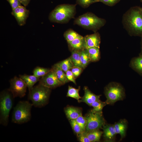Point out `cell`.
<instances>
[{
	"label": "cell",
	"mask_w": 142,
	"mask_h": 142,
	"mask_svg": "<svg viewBox=\"0 0 142 142\" xmlns=\"http://www.w3.org/2000/svg\"><path fill=\"white\" fill-rule=\"evenodd\" d=\"M122 23L124 28L131 36H142V14L140 7L131 8L124 14Z\"/></svg>",
	"instance_id": "obj_1"
},
{
	"label": "cell",
	"mask_w": 142,
	"mask_h": 142,
	"mask_svg": "<svg viewBox=\"0 0 142 142\" xmlns=\"http://www.w3.org/2000/svg\"><path fill=\"white\" fill-rule=\"evenodd\" d=\"M76 4H64L57 6L50 13L49 18L52 22L64 23L74 18Z\"/></svg>",
	"instance_id": "obj_2"
},
{
	"label": "cell",
	"mask_w": 142,
	"mask_h": 142,
	"mask_svg": "<svg viewBox=\"0 0 142 142\" xmlns=\"http://www.w3.org/2000/svg\"><path fill=\"white\" fill-rule=\"evenodd\" d=\"M106 22L105 19L99 18L94 14L89 12L79 16L74 22L75 24L93 31L94 33L103 26Z\"/></svg>",
	"instance_id": "obj_3"
},
{
	"label": "cell",
	"mask_w": 142,
	"mask_h": 142,
	"mask_svg": "<svg viewBox=\"0 0 142 142\" xmlns=\"http://www.w3.org/2000/svg\"><path fill=\"white\" fill-rule=\"evenodd\" d=\"M28 99L33 106L41 108L48 103L50 93V89L39 84L33 86L29 91Z\"/></svg>",
	"instance_id": "obj_4"
},
{
	"label": "cell",
	"mask_w": 142,
	"mask_h": 142,
	"mask_svg": "<svg viewBox=\"0 0 142 142\" xmlns=\"http://www.w3.org/2000/svg\"><path fill=\"white\" fill-rule=\"evenodd\" d=\"M33 105L27 101L19 102L13 111L12 122L22 124L29 121L31 118V109Z\"/></svg>",
	"instance_id": "obj_5"
},
{
	"label": "cell",
	"mask_w": 142,
	"mask_h": 142,
	"mask_svg": "<svg viewBox=\"0 0 142 142\" xmlns=\"http://www.w3.org/2000/svg\"><path fill=\"white\" fill-rule=\"evenodd\" d=\"M14 98L8 90L0 94V124L6 126L8 124L9 114L13 105Z\"/></svg>",
	"instance_id": "obj_6"
},
{
	"label": "cell",
	"mask_w": 142,
	"mask_h": 142,
	"mask_svg": "<svg viewBox=\"0 0 142 142\" xmlns=\"http://www.w3.org/2000/svg\"><path fill=\"white\" fill-rule=\"evenodd\" d=\"M105 95L106 98L105 102L107 105L113 104L117 101L122 100L125 97V90L120 84L111 82L105 88Z\"/></svg>",
	"instance_id": "obj_7"
},
{
	"label": "cell",
	"mask_w": 142,
	"mask_h": 142,
	"mask_svg": "<svg viewBox=\"0 0 142 142\" xmlns=\"http://www.w3.org/2000/svg\"><path fill=\"white\" fill-rule=\"evenodd\" d=\"M102 113V112H97L91 110L86 114L84 117L87 121L85 131L102 128L105 124Z\"/></svg>",
	"instance_id": "obj_8"
},
{
	"label": "cell",
	"mask_w": 142,
	"mask_h": 142,
	"mask_svg": "<svg viewBox=\"0 0 142 142\" xmlns=\"http://www.w3.org/2000/svg\"><path fill=\"white\" fill-rule=\"evenodd\" d=\"M10 86L8 89L14 98H22L26 95L27 86L19 78L15 76L9 81Z\"/></svg>",
	"instance_id": "obj_9"
},
{
	"label": "cell",
	"mask_w": 142,
	"mask_h": 142,
	"mask_svg": "<svg viewBox=\"0 0 142 142\" xmlns=\"http://www.w3.org/2000/svg\"><path fill=\"white\" fill-rule=\"evenodd\" d=\"M39 84L50 89L55 88L63 84L58 80L52 68L40 79Z\"/></svg>",
	"instance_id": "obj_10"
},
{
	"label": "cell",
	"mask_w": 142,
	"mask_h": 142,
	"mask_svg": "<svg viewBox=\"0 0 142 142\" xmlns=\"http://www.w3.org/2000/svg\"><path fill=\"white\" fill-rule=\"evenodd\" d=\"M12 10L11 14L15 18L18 25L20 26L24 25L28 17L29 10L22 6Z\"/></svg>",
	"instance_id": "obj_11"
},
{
	"label": "cell",
	"mask_w": 142,
	"mask_h": 142,
	"mask_svg": "<svg viewBox=\"0 0 142 142\" xmlns=\"http://www.w3.org/2000/svg\"><path fill=\"white\" fill-rule=\"evenodd\" d=\"M86 49L96 47H99L100 43V36L98 32L87 35L84 37Z\"/></svg>",
	"instance_id": "obj_12"
},
{
	"label": "cell",
	"mask_w": 142,
	"mask_h": 142,
	"mask_svg": "<svg viewBox=\"0 0 142 142\" xmlns=\"http://www.w3.org/2000/svg\"><path fill=\"white\" fill-rule=\"evenodd\" d=\"M103 135L105 142H112L115 140L117 134L113 124H105L103 127Z\"/></svg>",
	"instance_id": "obj_13"
},
{
	"label": "cell",
	"mask_w": 142,
	"mask_h": 142,
	"mask_svg": "<svg viewBox=\"0 0 142 142\" xmlns=\"http://www.w3.org/2000/svg\"><path fill=\"white\" fill-rule=\"evenodd\" d=\"M84 95L78 102V103L84 102L90 106L91 104L94 102L100 100L101 95H97L92 93L88 87H84Z\"/></svg>",
	"instance_id": "obj_14"
},
{
	"label": "cell",
	"mask_w": 142,
	"mask_h": 142,
	"mask_svg": "<svg viewBox=\"0 0 142 142\" xmlns=\"http://www.w3.org/2000/svg\"><path fill=\"white\" fill-rule=\"evenodd\" d=\"M128 124L127 120L123 119L120 120L114 124L116 133L120 135L121 140H122L126 136Z\"/></svg>",
	"instance_id": "obj_15"
},
{
	"label": "cell",
	"mask_w": 142,
	"mask_h": 142,
	"mask_svg": "<svg viewBox=\"0 0 142 142\" xmlns=\"http://www.w3.org/2000/svg\"><path fill=\"white\" fill-rule=\"evenodd\" d=\"M64 112L69 120L75 119L82 115L81 109L79 108L69 106L64 109Z\"/></svg>",
	"instance_id": "obj_16"
},
{
	"label": "cell",
	"mask_w": 142,
	"mask_h": 142,
	"mask_svg": "<svg viewBox=\"0 0 142 142\" xmlns=\"http://www.w3.org/2000/svg\"><path fill=\"white\" fill-rule=\"evenodd\" d=\"M19 77L26 84L29 91L32 88L36 83L39 81L40 78V77H36L33 75H20Z\"/></svg>",
	"instance_id": "obj_17"
},
{
	"label": "cell",
	"mask_w": 142,
	"mask_h": 142,
	"mask_svg": "<svg viewBox=\"0 0 142 142\" xmlns=\"http://www.w3.org/2000/svg\"><path fill=\"white\" fill-rule=\"evenodd\" d=\"M67 42L72 51H81L86 48L84 37L83 38L76 39Z\"/></svg>",
	"instance_id": "obj_18"
},
{
	"label": "cell",
	"mask_w": 142,
	"mask_h": 142,
	"mask_svg": "<svg viewBox=\"0 0 142 142\" xmlns=\"http://www.w3.org/2000/svg\"><path fill=\"white\" fill-rule=\"evenodd\" d=\"M52 68L54 71L58 80L63 84L69 82L66 78L65 73H64V72L57 64L54 65Z\"/></svg>",
	"instance_id": "obj_19"
},
{
	"label": "cell",
	"mask_w": 142,
	"mask_h": 142,
	"mask_svg": "<svg viewBox=\"0 0 142 142\" xmlns=\"http://www.w3.org/2000/svg\"><path fill=\"white\" fill-rule=\"evenodd\" d=\"M85 135L91 142L99 141L103 132L99 129L95 130L89 131H84Z\"/></svg>",
	"instance_id": "obj_20"
},
{
	"label": "cell",
	"mask_w": 142,
	"mask_h": 142,
	"mask_svg": "<svg viewBox=\"0 0 142 142\" xmlns=\"http://www.w3.org/2000/svg\"><path fill=\"white\" fill-rule=\"evenodd\" d=\"M80 51L77 50L72 51V54L69 58L74 67H78L84 69L80 61Z\"/></svg>",
	"instance_id": "obj_21"
},
{
	"label": "cell",
	"mask_w": 142,
	"mask_h": 142,
	"mask_svg": "<svg viewBox=\"0 0 142 142\" xmlns=\"http://www.w3.org/2000/svg\"><path fill=\"white\" fill-rule=\"evenodd\" d=\"M91 61L98 60L100 58L99 47H94L87 49Z\"/></svg>",
	"instance_id": "obj_22"
},
{
	"label": "cell",
	"mask_w": 142,
	"mask_h": 142,
	"mask_svg": "<svg viewBox=\"0 0 142 142\" xmlns=\"http://www.w3.org/2000/svg\"><path fill=\"white\" fill-rule=\"evenodd\" d=\"M130 64L133 69L142 74V57L139 56L133 58L131 61Z\"/></svg>",
	"instance_id": "obj_23"
},
{
	"label": "cell",
	"mask_w": 142,
	"mask_h": 142,
	"mask_svg": "<svg viewBox=\"0 0 142 142\" xmlns=\"http://www.w3.org/2000/svg\"><path fill=\"white\" fill-rule=\"evenodd\" d=\"M64 36L67 42L71 41L76 39L81 38L84 37L71 29L66 31L64 33Z\"/></svg>",
	"instance_id": "obj_24"
},
{
	"label": "cell",
	"mask_w": 142,
	"mask_h": 142,
	"mask_svg": "<svg viewBox=\"0 0 142 142\" xmlns=\"http://www.w3.org/2000/svg\"><path fill=\"white\" fill-rule=\"evenodd\" d=\"M56 64L65 73L74 67L70 58Z\"/></svg>",
	"instance_id": "obj_25"
},
{
	"label": "cell",
	"mask_w": 142,
	"mask_h": 142,
	"mask_svg": "<svg viewBox=\"0 0 142 142\" xmlns=\"http://www.w3.org/2000/svg\"><path fill=\"white\" fill-rule=\"evenodd\" d=\"M80 89V87L78 89H76L72 86H68L67 96L74 98L78 102L82 98L79 93Z\"/></svg>",
	"instance_id": "obj_26"
},
{
	"label": "cell",
	"mask_w": 142,
	"mask_h": 142,
	"mask_svg": "<svg viewBox=\"0 0 142 142\" xmlns=\"http://www.w3.org/2000/svg\"><path fill=\"white\" fill-rule=\"evenodd\" d=\"M80 59L84 69L89 62L91 61L87 49H84L80 51Z\"/></svg>",
	"instance_id": "obj_27"
},
{
	"label": "cell",
	"mask_w": 142,
	"mask_h": 142,
	"mask_svg": "<svg viewBox=\"0 0 142 142\" xmlns=\"http://www.w3.org/2000/svg\"><path fill=\"white\" fill-rule=\"evenodd\" d=\"M106 105L105 102H102L100 100L96 101L91 105L90 106L93 108L91 110L97 112H102L103 108Z\"/></svg>",
	"instance_id": "obj_28"
},
{
	"label": "cell",
	"mask_w": 142,
	"mask_h": 142,
	"mask_svg": "<svg viewBox=\"0 0 142 142\" xmlns=\"http://www.w3.org/2000/svg\"><path fill=\"white\" fill-rule=\"evenodd\" d=\"M50 69L40 67H37L33 70V75L38 77H42L48 73L50 70Z\"/></svg>",
	"instance_id": "obj_29"
},
{
	"label": "cell",
	"mask_w": 142,
	"mask_h": 142,
	"mask_svg": "<svg viewBox=\"0 0 142 142\" xmlns=\"http://www.w3.org/2000/svg\"><path fill=\"white\" fill-rule=\"evenodd\" d=\"M70 122L73 130L77 135L84 131L75 119L70 120Z\"/></svg>",
	"instance_id": "obj_30"
},
{
	"label": "cell",
	"mask_w": 142,
	"mask_h": 142,
	"mask_svg": "<svg viewBox=\"0 0 142 142\" xmlns=\"http://www.w3.org/2000/svg\"><path fill=\"white\" fill-rule=\"evenodd\" d=\"M97 2V0H77V3L84 8H87L91 4Z\"/></svg>",
	"instance_id": "obj_31"
},
{
	"label": "cell",
	"mask_w": 142,
	"mask_h": 142,
	"mask_svg": "<svg viewBox=\"0 0 142 142\" xmlns=\"http://www.w3.org/2000/svg\"><path fill=\"white\" fill-rule=\"evenodd\" d=\"M84 131H85L87 125V121L84 117L81 115L75 119Z\"/></svg>",
	"instance_id": "obj_32"
},
{
	"label": "cell",
	"mask_w": 142,
	"mask_h": 142,
	"mask_svg": "<svg viewBox=\"0 0 142 142\" xmlns=\"http://www.w3.org/2000/svg\"><path fill=\"white\" fill-rule=\"evenodd\" d=\"M97 1L98 2H102L107 6H112L119 2L120 0H97Z\"/></svg>",
	"instance_id": "obj_33"
},
{
	"label": "cell",
	"mask_w": 142,
	"mask_h": 142,
	"mask_svg": "<svg viewBox=\"0 0 142 142\" xmlns=\"http://www.w3.org/2000/svg\"><path fill=\"white\" fill-rule=\"evenodd\" d=\"M7 1L10 4L12 10L22 6L19 0H7Z\"/></svg>",
	"instance_id": "obj_34"
},
{
	"label": "cell",
	"mask_w": 142,
	"mask_h": 142,
	"mask_svg": "<svg viewBox=\"0 0 142 142\" xmlns=\"http://www.w3.org/2000/svg\"><path fill=\"white\" fill-rule=\"evenodd\" d=\"M83 69L79 67H73L70 70L72 71L74 77L76 78L80 75Z\"/></svg>",
	"instance_id": "obj_35"
},
{
	"label": "cell",
	"mask_w": 142,
	"mask_h": 142,
	"mask_svg": "<svg viewBox=\"0 0 142 142\" xmlns=\"http://www.w3.org/2000/svg\"><path fill=\"white\" fill-rule=\"evenodd\" d=\"M65 73L67 79L69 81L72 82L76 84L75 78L74 77L72 71L70 70H69Z\"/></svg>",
	"instance_id": "obj_36"
},
{
	"label": "cell",
	"mask_w": 142,
	"mask_h": 142,
	"mask_svg": "<svg viewBox=\"0 0 142 142\" xmlns=\"http://www.w3.org/2000/svg\"><path fill=\"white\" fill-rule=\"evenodd\" d=\"M79 140L81 142H90V141L84 133V131L77 135Z\"/></svg>",
	"instance_id": "obj_37"
},
{
	"label": "cell",
	"mask_w": 142,
	"mask_h": 142,
	"mask_svg": "<svg viewBox=\"0 0 142 142\" xmlns=\"http://www.w3.org/2000/svg\"><path fill=\"white\" fill-rule=\"evenodd\" d=\"M21 4L24 6H27L30 2L31 0H19Z\"/></svg>",
	"instance_id": "obj_38"
},
{
	"label": "cell",
	"mask_w": 142,
	"mask_h": 142,
	"mask_svg": "<svg viewBox=\"0 0 142 142\" xmlns=\"http://www.w3.org/2000/svg\"><path fill=\"white\" fill-rule=\"evenodd\" d=\"M141 37V50L140 53L139 54V56L142 57V36Z\"/></svg>",
	"instance_id": "obj_39"
},
{
	"label": "cell",
	"mask_w": 142,
	"mask_h": 142,
	"mask_svg": "<svg viewBox=\"0 0 142 142\" xmlns=\"http://www.w3.org/2000/svg\"><path fill=\"white\" fill-rule=\"evenodd\" d=\"M140 10H141V13L142 14V8H141L140 7Z\"/></svg>",
	"instance_id": "obj_40"
},
{
	"label": "cell",
	"mask_w": 142,
	"mask_h": 142,
	"mask_svg": "<svg viewBox=\"0 0 142 142\" xmlns=\"http://www.w3.org/2000/svg\"><path fill=\"white\" fill-rule=\"evenodd\" d=\"M142 2V0H140Z\"/></svg>",
	"instance_id": "obj_41"
}]
</instances>
